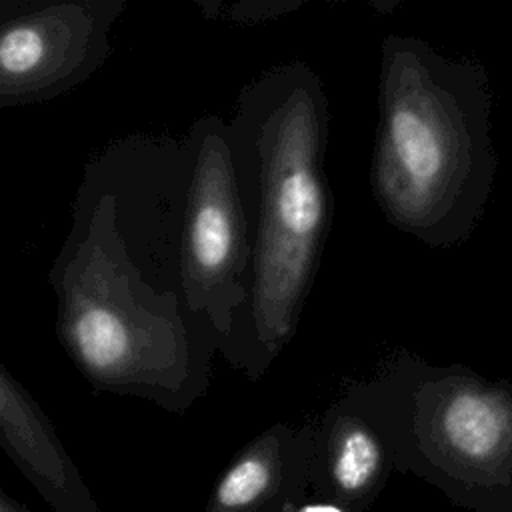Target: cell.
<instances>
[{
	"mask_svg": "<svg viewBox=\"0 0 512 512\" xmlns=\"http://www.w3.org/2000/svg\"><path fill=\"white\" fill-rule=\"evenodd\" d=\"M184 138L130 134L86 164L48 272L56 334L98 392L184 414L210 388L218 338L186 302Z\"/></svg>",
	"mask_w": 512,
	"mask_h": 512,
	"instance_id": "obj_1",
	"label": "cell"
},
{
	"mask_svg": "<svg viewBox=\"0 0 512 512\" xmlns=\"http://www.w3.org/2000/svg\"><path fill=\"white\" fill-rule=\"evenodd\" d=\"M328 98L300 60L250 78L228 122L252 226L250 294L226 362L260 380L292 340L332 222Z\"/></svg>",
	"mask_w": 512,
	"mask_h": 512,
	"instance_id": "obj_2",
	"label": "cell"
},
{
	"mask_svg": "<svg viewBox=\"0 0 512 512\" xmlns=\"http://www.w3.org/2000/svg\"><path fill=\"white\" fill-rule=\"evenodd\" d=\"M372 196L396 230L432 248L468 240L494 188L486 68L410 34L380 48Z\"/></svg>",
	"mask_w": 512,
	"mask_h": 512,
	"instance_id": "obj_3",
	"label": "cell"
},
{
	"mask_svg": "<svg viewBox=\"0 0 512 512\" xmlns=\"http://www.w3.org/2000/svg\"><path fill=\"white\" fill-rule=\"evenodd\" d=\"M372 420L390 456L474 478L512 474V380L396 350L342 388Z\"/></svg>",
	"mask_w": 512,
	"mask_h": 512,
	"instance_id": "obj_4",
	"label": "cell"
},
{
	"mask_svg": "<svg viewBox=\"0 0 512 512\" xmlns=\"http://www.w3.org/2000/svg\"><path fill=\"white\" fill-rule=\"evenodd\" d=\"M188 188L182 280L188 308L208 322L226 358L250 294L252 226L240 196L228 122L208 114L184 136Z\"/></svg>",
	"mask_w": 512,
	"mask_h": 512,
	"instance_id": "obj_5",
	"label": "cell"
},
{
	"mask_svg": "<svg viewBox=\"0 0 512 512\" xmlns=\"http://www.w3.org/2000/svg\"><path fill=\"white\" fill-rule=\"evenodd\" d=\"M124 0H34L0 22V108L58 98L100 70Z\"/></svg>",
	"mask_w": 512,
	"mask_h": 512,
	"instance_id": "obj_6",
	"label": "cell"
},
{
	"mask_svg": "<svg viewBox=\"0 0 512 512\" xmlns=\"http://www.w3.org/2000/svg\"><path fill=\"white\" fill-rule=\"evenodd\" d=\"M314 424L276 422L216 478L204 512H294L310 484Z\"/></svg>",
	"mask_w": 512,
	"mask_h": 512,
	"instance_id": "obj_7",
	"label": "cell"
},
{
	"mask_svg": "<svg viewBox=\"0 0 512 512\" xmlns=\"http://www.w3.org/2000/svg\"><path fill=\"white\" fill-rule=\"evenodd\" d=\"M0 448L54 512H100L56 426L2 360Z\"/></svg>",
	"mask_w": 512,
	"mask_h": 512,
	"instance_id": "obj_8",
	"label": "cell"
},
{
	"mask_svg": "<svg viewBox=\"0 0 512 512\" xmlns=\"http://www.w3.org/2000/svg\"><path fill=\"white\" fill-rule=\"evenodd\" d=\"M390 450L360 406L342 390L314 424L310 484L324 500L352 504L380 484Z\"/></svg>",
	"mask_w": 512,
	"mask_h": 512,
	"instance_id": "obj_9",
	"label": "cell"
},
{
	"mask_svg": "<svg viewBox=\"0 0 512 512\" xmlns=\"http://www.w3.org/2000/svg\"><path fill=\"white\" fill-rule=\"evenodd\" d=\"M302 6L298 0H242L234 4L226 2H198V8L206 18H226L236 24H260L294 12Z\"/></svg>",
	"mask_w": 512,
	"mask_h": 512,
	"instance_id": "obj_10",
	"label": "cell"
},
{
	"mask_svg": "<svg viewBox=\"0 0 512 512\" xmlns=\"http://www.w3.org/2000/svg\"><path fill=\"white\" fill-rule=\"evenodd\" d=\"M294 512H346V508L340 502L320 498L312 502H302Z\"/></svg>",
	"mask_w": 512,
	"mask_h": 512,
	"instance_id": "obj_11",
	"label": "cell"
},
{
	"mask_svg": "<svg viewBox=\"0 0 512 512\" xmlns=\"http://www.w3.org/2000/svg\"><path fill=\"white\" fill-rule=\"evenodd\" d=\"M34 0H0V22L30 8Z\"/></svg>",
	"mask_w": 512,
	"mask_h": 512,
	"instance_id": "obj_12",
	"label": "cell"
},
{
	"mask_svg": "<svg viewBox=\"0 0 512 512\" xmlns=\"http://www.w3.org/2000/svg\"><path fill=\"white\" fill-rule=\"evenodd\" d=\"M0 512H32V510L0 488Z\"/></svg>",
	"mask_w": 512,
	"mask_h": 512,
	"instance_id": "obj_13",
	"label": "cell"
}]
</instances>
